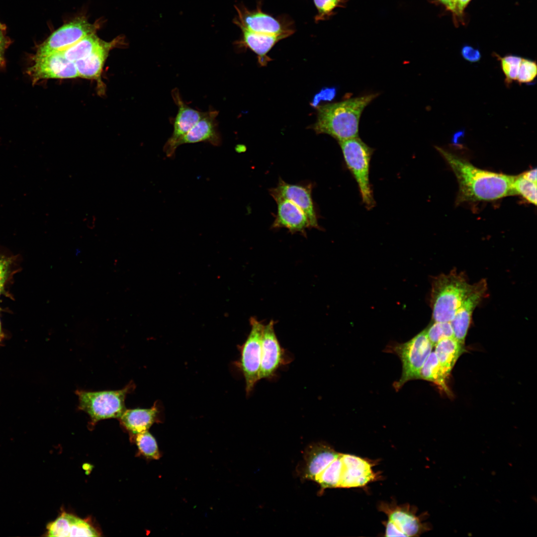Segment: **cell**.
Segmentation results:
<instances>
[{
    "label": "cell",
    "instance_id": "obj_1",
    "mask_svg": "<svg viewBox=\"0 0 537 537\" xmlns=\"http://www.w3.org/2000/svg\"><path fill=\"white\" fill-rule=\"evenodd\" d=\"M454 174L458 183L456 204L469 201H493L516 195V176L478 168L467 161L438 146L435 147Z\"/></svg>",
    "mask_w": 537,
    "mask_h": 537
},
{
    "label": "cell",
    "instance_id": "obj_2",
    "mask_svg": "<svg viewBox=\"0 0 537 537\" xmlns=\"http://www.w3.org/2000/svg\"><path fill=\"white\" fill-rule=\"evenodd\" d=\"M378 95L371 93L318 107L315 132L328 134L338 142L358 137L362 112Z\"/></svg>",
    "mask_w": 537,
    "mask_h": 537
},
{
    "label": "cell",
    "instance_id": "obj_3",
    "mask_svg": "<svg viewBox=\"0 0 537 537\" xmlns=\"http://www.w3.org/2000/svg\"><path fill=\"white\" fill-rule=\"evenodd\" d=\"M471 286L464 274L454 270L435 277L431 293L434 321L450 322Z\"/></svg>",
    "mask_w": 537,
    "mask_h": 537
},
{
    "label": "cell",
    "instance_id": "obj_4",
    "mask_svg": "<svg viewBox=\"0 0 537 537\" xmlns=\"http://www.w3.org/2000/svg\"><path fill=\"white\" fill-rule=\"evenodd\" d=\"M344 160L356 180L362 202L368 210L375 204L369 180L370 161L373 149L357 137L339 142Z\"/></svg>",
    "mask_w": 537,
    "mask_h": 537
},
{
    "label": "cell",
    "instance_id": "obj_5",
    "mask_svg": "<svg viewBox=\"0 0 537 537\" xmlns=\"http://www.w3.org/2000/svg\"><path fill=\"white\" fill-rule=\"evenodd\" d=\"M134 387V384L130 382L124 388L118 390H77L79 409L89 415L93 424L101 420L119 418L125 410L126 396Z\"/></svg>",
    "mask_w": 537,
    "mask_h": 537
},
{
    "label": "cell",
    "instance_id": "obj_6",
    "mask_svg": "<svg viewBox=\"0 0 537 537\" xmlns=\"http://www.w3.org/2000/svg\"><path fill=\"white\" fill-rule=\"evenodd\" d=\"M378 509L387 516L385 537H418L432 529L430 524L423 521L427 514L418 516L417 508L410 504L381 502Z\"/></svg>",
    "mask_w": 537,
    "mask_h": 537
},
{
    "label": "cell",
    "instance_id": "obj_7",
    "mask_svg": "<svg viewBox=\"0 0 537 537\" xmlns=\"http://www.w3.org/2000/svg\"><path fill=\"white\" fill-rule=\"evenodd\" d=\"M433 347L425 330L408 342L390 347V351L397 355L402 365L401 377L394 384L396 390L409 380L419 379L420 370Z\"/></svg>",
    "mask_w": 537,
    "mask_h": 537
},
{
    "label": "cell",
    "instance_id": "obj_8",
    "mask_svg": "<svg viewBox=\"0 0 537 537\" xmlns=\"http://www.w3.org/2000/svg\"><path fill=\"white\" fill-rule=\"evenodd\" d=\"M237 15L234 22L241 29L251 32L278 35L285 38L295 30L293 22L286 17L275 18L262 11L260 4L255 9L249 10L241 5L235 6Z\"/></svg>",
    "mask_w": 537,
    "mask_h": 537
},
{
    "label": "cell",
    "instance_id": "obj_9",
    "mask_svg": "<svg viewBox=\"0 0 537 537\" xmlns=\"http://www.w3.org/2000/svg\"><path fill=\"white\" fill-rule=\"evenodd\" d=\"M250 322L251 330L246 341L239 347L241 355L237 362L245 380L247 395L259 381L262 338L265 326L255 317H252Z\"/></svg>",
    "mask_w": 537,
    "mask_h": 537
},
{
    "label": "cell",
    "instance_id": "obj_10",
    "mask_svg": "<svg viewBox=\"0 0 537 537\" xmlns=\"http://www.w3.org/2000/svg\"><path fill=\"white\" fill-rule=\"evenodd\" d=\"M33 61L26 71L33 84L43 80L79 77L74 63L66 59L61 52L35 54Z\"/></svg>",
    "mask_w": 537,
    "mask_h": 537
},
{
    "label": "cell",
    "instance_id": "obj_11",
    "mask_svg": "<svg viewBox=\"0 0 537 537\" xmlns=\"http://www.w3.org/2000/svg\"><path fill=\"white\" fill-rule=\"evenodd\" d=\"M290 359L276 337L273 321H270L263 332L259 380L273 378L277 370L289 363Z\"/></svg>",
    "mask_w": 537,
    "mask_h": 537
},
{
    "label": "cell",
    "instance_id": "obj_12",
    "mask_svg": "<svg viewBox=\"0 0 537 537\" xmlns=\"http://www.w3.org/2000/svg\"><path fill=\"white\" fill-rule=\"evenodd\" d=\"M92 25L84 19L74 20L52 33L38 47L36 54L62 52L83 37L93 33Z\"/></svg>",
    "mask_w": 537,
    "mask_h": 537
},
{
    "label": "cell",
    "instance_id": "obj_13",
    "mask_svg": "<svg viewBox=\"0 0 537 537\" xmlns=\"http://www.w3.org/2000/svg\"><path fill=\"white\" fill-rule=\"evenodd\" d=\"M269 192L275 201L286 199L294 203L306 214L311 228H320L312 197L311 184H291L279 179L276 187L271 188Z\"/></svg>",
    "mask_w": 537,
    "mask_h": 537
},
{
    "label": "cell",
    "instance_id": "obj_14",
    "mask_svg": "<svg viewBox=\"0 0 537 537\" xmlns=\"http://www.w3.org/2000/svg\"><path fill=\"white\" fill-rule=\"evenodd\" d=\"M342 469L338 488L363 487L380 477L374 472V461L348 453H342Z\"/></svg>",
    "mask_w": 537,
    "mask_h": 537
},
{
    "label": "cell",
    "instance_id": "obj_15",
    "mask_svg": "<svg viewBox=\"0 0 537 537\" xmlns=\"http://www.w3.org/2000/svg\"><path fill=\"white\" fill-rule=\"evenodd\" d=\"M173 99L178 107V111L173 123V132L164 146V151L168 157L174 156L178 144L200 118L204 112L195 109L182 99L178 89L171 91Z\"/></svg>",
    "mask_w": 537,
    "mask_h": 537
},
{
    "label": "cell",
    "instance_id": "obj_16",
    "mask_svg": "<svg viewBox=\"0 0 537 537\" xmlns=\"http://www.w3.org/2000/svg\"><path fill=\"white\" fill-rule=\"evenodd\" d=\"M487 291V284L485 279H482L472 284L468 292L457 309L453 319L450 322L453 337L459 342L464 343L473 311L481 300L485 297Z\"/></svg>",
    "mask_w": 537,
    "mask_h": 537
},
{
    "label": "cell",
    "instance_id": "obj_17",
    "mask_svg": "<svg viewBox=\"0 0 537 537\" xmlns=\"http://www.w3.org/2000/svg\"><path fill=\"white\" fill-rule=\"evenodd\" d=\"M340 453L325 442L310 444L305 449L302 464L298 466L300 476L313 480Z\"/></svg>",
    "mask_w": 537,
    "mask_h": 537
},
{
    "label": "cell",
    "instance_id": "obj_18",
    "mask_svg": "<svg viewBox=\"0 0 537 537\" xmlns=\"http://www.w3.org/2000/svg\"><path fill=\"white\" fill-rule=\"evenodd\" d=\"M218 113V111L212 108L204 112L198 121L179 142L178 147L184 144L201 142L219 146L221 144V137L216 120Z\"/></svg>",
    "mask_w": 537,
    "mask_h": 537
},
{
    "label": "cell",
    "instance_id": "obj_19",
    "mask_svg": "<svg viewBox=\"0 0 537 537\" xmlns=\"http://www.w3.org/2000/svg\"><path fill=\"white\" fill-rule=\"evenodd\" d=\"M275 201L277 212L272 228H286L292 233L302 234H305L306 229L311 228L306 214L294 203L286 199Z\"/></svg>",
    "mask_w": 537,
    "mask_h": 537
},
{
    "label": "cell",
    "instance_id": "obj_20",
    "mask_svg": "<svg viewBox=\"0 0 537 537\" xmlns=\"http://www.w3.org/2000/svg\"><path fill=\"white\" fill-rule=\"evenodd\" d=\"M48 537H98L97 531L78 517L63 513L47 526Z\"/></svg>",
    "mask_w": 537,
    "mask_h": 537
},
{
    "label": "cell",
    "instance_id": "obj_21",
    "mask_svg": "<svg viewBox=\"0 0 537 537\" xmlns=\"http://www.w3.org/2000/svg\"><path fill=\"white\" fill-rule=\"evenodd\" d=\"M112 44L102 42L90 55L74 62L79 77L101 84V75Z\"/></svg>",
    "mask_w": 537,
    "mask_h": 537
},
{
    "label": "cell",
    "instance_id": "obj_22",
    "mask_svg": "<svg viewBox=\"0 0 537 537\" xmlns=\"http://www.w3.org/2000/svg\"><path fill=\"white\" fill-rule=\"evenodd\" d=\"M158 413L155 403L150 408L125 409L118 419L128 431L136 435L147 431L157 421Z\"/></svg>",
    "mask_w": 537,
    "mask_h": 537
},
{
    "label": "cell",
    "instance_id": "obj_23",
    "mask_svg": "<svg viewBox=\"0 0 537 537\" xmlns=\"http://www.w3.org/2000/svg\"><path fill=\"white\" fill-rule=\"evenodd\" d=\"M241 30L242 38L237 42V44L249 48L263 60L275 43L285 38L281 36L255 33L245 29Z\"/></svg>",
    "mask_w": 537,
    "mask_h": 537
},
{
    "label": "cell",
    "instance_id": "obj_24",
    "mask_svg": "<svg viewBox=\"0 0 537 537\" xmlns=\"http://www.w3.org/2000/svg\"><path fill=\"white\" fill-rule=\"evenodd\" d=\"M435 353L441 366L448 374L463 352L464 344L457 341L454 337L444 338L435 346Z\"/></svg>",
    "mask_w": 537,
    "mask_h": 537
},
{
    "label": "cell",
    "instance_id": "obj_25",
    "mask_svg": "<svg viewBox=\"0 0 537 537\" xmlns=\"http://www.w3.org/2000/svg\"><path fill=\"white\" fill-rule=\"evenodd\" d=\"M448 374L440 363L435 352H431L426 359L419 373V378L433 382L448 395H450L447 385Z\"/></svg>",
    "mask_w": 537,
    "mask_h": 537
},
{
    "label": "cell",
    "instance_id": "obj_26",
    "mask_svg": "<svg viewBox=\"0 0 537 537\" xmlns=\"http://www.w3.org/2000/svg\"><path fill=\"white\" fill-rule=\"evenodd\" d=\"M102 42L92 33L61 52L66 59L74 63L90 55Z\"/></svg>",
    "mask_w": 537,
    "mask_h": 537
},
{
    "label": "cell",
    "instance_id": "obj_27",
    "mask_svg": "<svg viewBox=\"0 0 537 537\" xmlns=\"http://www.w3.org/2000/svg\"><path fill=\"white\" fill-rule=\"evenodd\" d=\"M341 454L315 477L313 481L320 485L321 493L327 488H338L342 469Z\"/></svg>",
    "mask_w": 537,
    "mask_h": 537
},
{
    "label": "cell",
    "instance_id": "obj_28",
    "mask_svg": "<svg viewBox=\"0 0 537 537\" xmlns=\"http://www.w3.org/2000/svg\"><path fill=\"white\" fill-rule=\"evenodd\" d=\"M136 443L140 452L145 457L152 459L160 458L157 442L148 430L136 434Z\"/></svg>",
    "mask_w": 537,
    "mask_h": 537
},
{
    "label": "cell",
    "instance_id": "obj_29",
    "mask_svg": "<svg viewBox=\"0 0 537 537\" xmlns=\"http://www.w3.org/2000/svg\"><path fill=\"white\" fill-rule=\"evenodd\" d=\"M497 57L500 62L502 70L505 76V85L509 87L513 81H516L522 58L514 55L503 57L497 55Z\"/></svg>",
    "mask_w": 537,
    "mask_h": 537
},
{
    "label": "cell",
    "instance_id": "obj_30",
    "mask_svg": "<svg viewBox=\"0 0 537 537\" xmlns=\"http://www.w3.org/2000/svg\"><path fill=\"white\" fill-rule=\"evenodd\" d=\"M516 195H521L529 203L537 205V183L524 178L521 175L516 176L513 183Z\"/></svg>",
    "mask_w": 537,
    "mask_h": 537
},
{
    "label": "cell",
    "instance_id": "obj_31",
    "mask_svg": "<svg viewBox=\"0 0 537 537\" xmlns=\"http://www.w3.org/2000/svg\"><path fill=\"white\" fill-rule=\"evenodd\" d=\"M425 331L433 347L444 338L453 337L450 322H434Z\"/></svg>",
    "mask_w": 537,
    "mask_h": 537
},
{
    "label": "cell",
    "instance_id": "obj_32",
    "mask_svg": "<svg viewBox=\"0 0 537 537\" xmlns=\"http://www.w3.org/2000/svg\"><path fill=\"white\" fill-rule=\"evenodd\" d=\"M537 76V64L535 61L522 58L519 66L517 82L520 85L532 83Z\"/></svg>",
    "mask_w": 537,
    "mask_h": 537
},
{
    "label": "cell",
    "instance_id": "obj_33",
    "mask_svg": "<svg viewBox=\"0 0 537 537\" xmlns=\"http://www.w3.org/2000/svg\"><path fill=\"white\" fill-rule=\"evenodd\" d=\"M345 0H313L317 13L314 19L316 23L326 20L333 13L334 9L340 6Z\"/></svg>",
    "mask_w": 537,
    "mask_h": 537
},
{
    "label": "cell",
    "instance_id": "obj_34",
    "mask_svg": "<svg viewBox=\"0 0 537 537\" xmlns=\"http://www.w3.org/2000/svg\"><path fill=\"white\" fill-rule=\"evenodd\" d=\"M337 93L335 88H326L322 89L314 96L311 104L314 107H317L321 101H331L333 99Z\"/></svg>",
    "mask_w": 537,
    "mask_h": 537
},
{
    "label": "cell",
    "instance_id": "obj_35",
    "mask_svg": "<svg viewBox=\"0 0 537 537\" xmlns=\"http://www.w3.org/2000/svg\"><path fill=\"white\" fill-rule=\"evenodd\" d=\"M462 57L471 63L478 62L481 58V54L477 49L469 45H464L461 50Z\"/></svg>",
    "mask_w": 537,
    "mask_h": 537
},
{
    "label": "cell",
    "instance_id": "obj_36",
    "mask_svg": "<svg viewBox=\"0 0 537 537\" xmlns=\"http://www.w3.org/2000/svg\"><path fill=\"white\" fill-rule=\"evenodd\" d=\"M12 258L0 255V286H3L7 278Z\"/></svg>",
    "mask_w": 537,
    "mask_h": 537
},
{
    "label": "cell",
    "instance_id": "obj_37",
    "mask_svg": "<svg viewBox=\"0 0 537 537\" xmlns=\"http://www.w3.org/2000/svg\"><path fill=\"white\" fill-rule=\"evenodd\" d=\"M5 30L0 28V67L4 68L5 65L4 53L6 49L10 45L11 41L9 38L5 35Z\"/></svg>",
    "mask_w": 537,
    "mask_h": 537
},
{
    "label": "cell",
    "instance_id": "obj_38",
    "mask_svg": "<svg viewBox=\"0 0 537 537\" xmlns=\"http://www.w3.org/2000/svg\"><path fill=\"white\" fill-rule=\"evenodd\" d=\"M526 179L537 183V169L536 168L526 171L521 174Z\"/></svg>",
    "mask_w": 537,
    "mask_h": 537
},
{
    "label": "cell",
    "instance_id": "obj_39",
    "mask_svg": "<svg viewBox=\"0 0 537 537\" xmlns=\"http://www.w3.org/2000/svg\"><path fill=\"white\" fill-rule=\"evenodd\" d=\"M464 133V130H460L455 132L452 136V143L455 145H459V142L463 137Z\"/></svg>",
    "mask_w": 537,
    "mask_h": 537
},
{
    "label": "cell",
    "instance_id": "obj_40",
    "mask_svg": "<svg viewBox=\"0 0 537 537\" xmlns=\"http://www.w3.org/2000/svg\"><path fill=\"white\" fill-rule=\"evenodd\" d=\"M470 0H456L455 12L461 13Z\"/></svg>",
    "mask_w": 537,
    "mask_h": 537
},
{
    "label": "cell",
    "instance_id": "obj_41",
    "mask_svg": "<svg viewBox=\"0 0 537 537\" xmlns=\"http://www.w3.org/2000/svg\"><path fill=\"white\" fill-rule=\"evenodd\" d=\"M450 10L455 11L456 0H439Z\"/></svg>",
    "mask_w": 537,
    "mask_h": 537
},
{
    "label": "cell",
    "instance_id": "obj_42",
    "mask_svg": "<svg viewBox=\"0 0 537 537\" xmlns=\"http://www.w3.org/2000/svg\"><path fill=\"white\" fill-rule=\"evenodd\" d=\"M2 338H3V335H2V333L1 323H0V342L1 341Z\"/></svg>",
    "mask_w": 537,
    "mask_h": 537
},
{
    "label": "cell",
    "instance_id": "obj_43",
    "mask_svg": "<svg viewBox=\"0 0 537 537\" xmlns=\"http://www.w3.org/2000/svg\"><path fill=\"white\" fill-rule=\"evenodd\" d=\"M0 28L3 30H5V29H6L5 25L4 24L1 23L0 22Z\"/></svg>",
    "mask_w": 537,
    "mask_h": 537
},
{
    "label": "cell",
    "instance_id": "obj_44",
    "mask_svg": "<svg viewBox=\"0 0 537 537\" xmlns=\"http://www.w3.org/2000/svg\"><path fill=\"white\" fill-rule=\"evenodd\" d=\"M3 286H0V293L2 292V291L3 290Z\"/></svg>",
    "mask_w": 537,
    "mask_h": 537
}]
</instances>
